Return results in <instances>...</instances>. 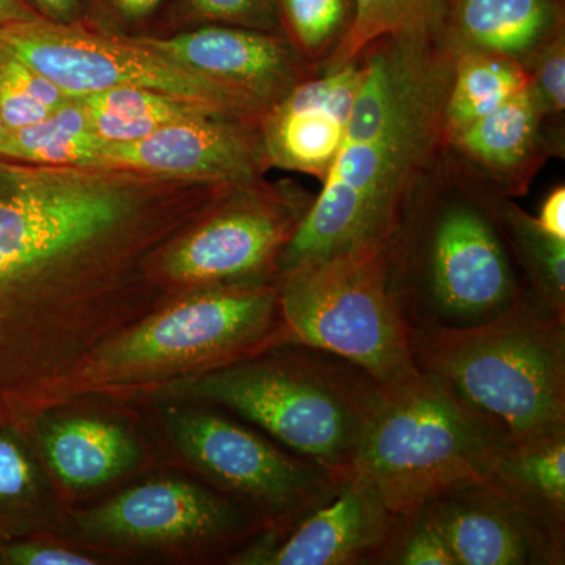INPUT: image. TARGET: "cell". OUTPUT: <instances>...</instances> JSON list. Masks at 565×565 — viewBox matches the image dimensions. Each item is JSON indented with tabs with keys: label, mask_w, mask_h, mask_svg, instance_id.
Masks as SVG:
<instances>
[{
	"label": "cell",
	"mask_w": 565,
	"mask_h": 565,
	"mask_svg": "<svg viewBox=\"0 0 565 565\" xmlns=\"http://www.w3.org/2000/svg\"><path fill=\"white\" fill-rule=\"evenodd\" d=\"M139 204L106 167L0 156V427L70 403L131 315Z\"/></svg>",
	"instance_id": "1"
},
{
	"label": "cell",
	"mask_w": 565,
	"mask_h": 565,
	"mask_svg": "<svg viewBox=\"0 0 565 565\" xmlns=\"http://www.w3.org/2000/svg\"><path fill=\"white\" fill-rule=\"evenodd\" d=\"M348 132L278 275L297 264L385 247L448 147L445 106L455 54L435 31L385 36L362 52Z\"/></svg>",
	"instance_id": "2"
},
{
	"label": "cell",
	"mask_w": 565,
	"mask_h": 565,
	"mask_svg": "<svg viewBox=\"0 0 565 565\" xmlns=\"http://www.w3.org/2000/svg\"><path fill=\"white\" fill-rule=\"evenodd\" d=\"M503 195L446 147L385 245L412 334L467 329L527 289L505 233Z\"/></svg>",
	"instance_id": "3"
},
{
	"label": "cell",
	"mask_w": 565,
	"mask_h": 565,
	"mask_svg": "<svg viewBox=\"0 0 565 565\" xmlns=\"http://www.w3.org/2000/svg\"><path fill=\"white\" fill-rule=\"evenodd\" d=\"M177 392L230 408L297 456L353 476L384 385L341 356L291 341L243 362L185 375Z\"/></svg>",
	"instance_id": "4"
},
{
	"label": "cell",
	"mask_w": 565,
	"mask_h": 565,
	"mask_svg": "<svg viewBox=\"0 0 565 565\" xmlns=\"http://www.w3.org/2000/svg\"><path fill=\"white\" fill-rule=\"evenodd\" d=\"M419 373L497 424L511 444L565 433V316L527 291L490 321L412 334Z\"/></svg>",
	"instance_id": "5"
},
{
	"label": "cell",
	"mask_w": 565,
	"mask_h": 565,
	"mask_svg": "<svg viewBox=\"0 0 565 565\" xmlns=\"http://www.w3.org/2000/svg\"><path fill=\"white\" fill-rule=\"evenodd\" d=\"M508 435L430 375L384 386L353 462L397 515L437 494L489 478Z\"/></svg>",
	"instance_id": "6"
},
{
	"label": "cell",
	"mask_w": 565,
	"mask_h": 565,
	"mask_svg": "<svg viewBox=\"0 0 565 565\" xmlns=\"http://www.w3.org/2000/svg\"><path fill=\"white\" fill-rule=\"evenodd\" d=\"M291 341L277 280L195 289L104 345L88 393L173 371L206 373Z\"/></svg>",
	"instance_id": "7"
},
{
	"label": "cell",
	"mask_w": 565,
	"mask_h": 565,
	"mask_svg": "<svg viewBox=\"0 0 565 565\" xmlns=\"http://www.w3.org/2000/svg\"><path fill=\"white\" fill-rule=\"evenodd\" d=\"M277 282L294 343L341 356L384 386L419 374L385 247L300 263Z\"/></svg>",
	"instance_id": "8"
},
{
	"label": "cell",
	"mask_w": 565,
	"mask_h": 565,
	"mask_svg": "<svg viewBox=\"0 0 565 565\" xmlns=\"http://www.w3.org/2000/svg\"><path fill=\"white\" fill-rule=\"evenodd\" d=\"M0 44L70 96L114 88L166 93L241 118L262 121L266 114L247 96L178 65L137 36L46 20L0 25Z\"/></svg>",
	"instance_id": "9"
},
{
	"label": "cell",
	"mask_w": 565,
	"mask_h": 565,
	"mask_svg": "<svg viewBox=\"0 0 565 565\" xmlns=\"http://www.w3.org/2000/svg\"><path fill=\"white\" fill-rule=\"evenodd\" d=\"M315 195L294 181L234 184L166 252L174 292L278 280V263Z\"/></svg>",
	"instance_id": "10"
},
{
	"label": "cell",
	"mask_w": 565,
	"mask_h": 565,
	"mask_svg": "<svg viewBox=\"0 0 565 565\" xmlns=\"http://www.w3.org/2000/svg\"><path fill=\"white\" fill-rule=\"evenodd\" d=\"M170 429L189 463L255 515L267 535L285 533L333 500L352 479L288 455L211 412H178L170 416Z\"/></svg>",
	"instance_id": "11"
},
{
	"label": "cell",
	"mask_w": 565,
	"mask_h": 565,
	"mask_svg": "<svg viewBox=\"0 0 565 565\" xmlns=\"http://www.w3.org/2000/svg\"><path fill=\"white\" fill-rule=\"evenodd\" d=\"M457 565H563L565 522L493 479L452 487L423 504Z\"/></svg>",
	"instance_id": "12"
},
{
	"label": "cell",
	"mask_w": 565,
	"mask_h": 565,
	"mask_svg": "<svg viewBox=\"0 0 565 565\" xmlns=\"http://www.w3.org/2000/svg\"><path fill=\"white\" fill-rule=\"evenodd\" d=\"M81 526L90 537L117 544L221 548L264 527L255 515L228 497L172 479L126 490L82 515Z\"/></svg>",
	"instance_id": "13"
},
{
	"label": "cell",
	"mask_w": 565,
	"mask_h": 565,
	"mask_svg": "<svg viewBox=\"0 0 565 565\" xmlns=\"http://www.w3.org/2000/svg\"><path fill=\"white\" fill-rule=\"evenodd\" d=\"M259 122L222 114L170 122L132 143H110L106 167L217 184L262 180L269 167Z\"/></svg>",
	"instance_id": "14"
},
{
	"label": "cell",
	"mask_w": 565,
	"mask_h": 565,
	"mask_svg": "<svg viewBox=\"0 0 565 565\" xmlns=\"http://www.w3.org/2000/svg\"><path fill=\"white\" fill-rule=\"evenodd\" d=\"M370 486L352 476L333 500L278 535H267L236 563L255 565H390L403 530Z\"/></svg>",
	"instance_id": "15"
},
{
	"label": "cell",
	"mask_w": 565,
	"mask_h": 565,
	"mask_svg": "<svg viewBox=\"0 0 565 565\" xmlns=\"http://www.w3.org/2000/svg\"><path fill=\"white\" fill-rule=\"evenodd\" d=\"M363 76L362 57L321 66L267 109L259 122L267 167L326 180L348 132Z\"/></svg>",
	"instance_id": "16"
},
{
	"label": "cell",
	"mask_w": 565,
	"mask_h": 565,
	"mask_svg": "<svg viewBox=\"0 0 565 565\" xmlns=\"http://www.w3.org/2000/svg\"><path fill=\"white\" fill-rule=\"evenodd\" d=\"M137 39L178 65L247 96L264 111L311 74L277 33L202 24L172 36Z\"/></svg>",
	"instance_id": "17"
},
{
	"label": "cell",
	"mask_w": 565,
	"mask_h": 565,
	"mask_svg": "<svg viewBox=\"0 0 565 565\" xmlns=\"http://www.w3.org/2000/svg\"><path fill=\"white\" fill-rule=\"evenodd\" d=\"M456 158L500 195L520 199L556 158L530 84L448 140Z\"/></svg>",
	"instance_id": "18"
},
{
	"label": "cell",
	"mask_w": 565,
	"mask_h": 565,
	"mask_svg": "<svg viewBox=\"0 0 565 565\" xmlns=\"http://www.w3.org/2000/svg\"><path fill=\"white\" fill-rule=\"evenodd\" d=\"M437 33L455 55L484 51L527 70L565 33V0H444Z\"/></svg>",
	"instance_id": "19"
},
{
	"label": "cell",
	"mask_w": 565,
	"mask_h": 565,
	"mask_svg": "<svg viewBox=\"0 0 565 565\" xmlns=\"http://www.w3.org/2000/svg\"><path fill=\"white\" fill-rule=\"evenodd\" d=\"M47 463L71 489H95L125 475L139 460L131 435L95 418L63 419L44 437Z\"/></svg>",
	"instance_id": "20"
},
{
	"label": "cell",
	"mask_w": 565,
	"mask_h": 565,
	"mask_svg": "<svg viewBox=\"0 0 565 565\" xmlns=\"http://www.w3.org/2000/svg\"><path fill=\"white\" fill-rule=\"evenodd\" d=\"M107 147L74 96L44 120L7 131L0 140V156L36 166L106 167Z\"/></svg>",
	"instance_id": "21"
},
{
	"label": "cell",
	"mask_w": 565,
	"mask_h": 565,
	"mask_svg": "<svg viewBox=\"0 0 565 565\" xmlns=\"http://www.w3.org/2000/svg\"><path fill=\"white\" fill-rule=\"evenodd\" d=\"M530 84L525 66L503 55L467 51L455 55L445 106L448 140Z\"/></svg>",
	"instance_id": "22"
},
{
	"label": "cell",
	"mask_w": 565,
	"mask_h": 565,
	"mask_svg": "<svg viewBox=\"0 0 565 565\" xmlns=\"http://www.w3.org/2000/svg\"><path fill=\"white\" fill-rule=\"evenodd\" d=\"M76 98L87 110L92 128L109 145L132 143L162 126L206 111L218 114L202 104L137 88H114Z\"/></svg>",
	"instance_id": "23"
},
{
	"label": "cell",
	"mask_w": 565,
	"mask_h": 565,
	"mask_svg": "<svg viewBox=\"0 0 565 565\" xmlns=\"http://www.w3.org/2000/svg\"><path fill=\"white\" fill-rule=\"evenodd\" d=\"M489 478L565 522V433L509 444Z\"/></svg>",
	"instance_id": "24"
},
{
	"label": "cell",
	"mask_w": 565,
	"mask_h": 565,
	"mask_svg": "<svg viewBox=\"0 0 565 565\" xmlns=\"http://www.w3.org/2000/svg\"><path fill=\"white\" fill-rule=\"evenodd\" d=\"M501 214L527 289L548 310L565 316V239L546 233L514 199L504 196Z\"/></svg>",
	"instance_id": "25"
},
{
	"label": "cell",
	"mask_w": 565,
	"mask_h": 565,
	"mask_svg": "<svg viewBox=\"0 0 565 565\" xmlns=\"http://www.w3.org/2000/svg\"><path fill=\"white\" fill-rule=\"evenodd\" d=\"M281 31L310 73L340 50L353 21V0H277Z\"/></svg>",
	"instance_id": "26"
},
{
	"label": "cell",
	"mask_w": 565,
	"mask_h": 565,
	"mask_svg": "<svg viewBox=\"0 0 565 565\" xmlns=\"http://www.w3.org/2000/svg\"><path fill=\"white\" fill-rule=\"evenodd\" d=\"M441 3L444 0H353L351 31L322 66L356 61L370 44L385 36L435 31Z\"/></svg>",
	"instance_id": "27"
},
{
	"label": "cell",
	"mask_w": 565,
	"mask_h": 565,
	"mask_svg": "<svg viewBox=\"0 0 565 565\" xmlns=\"http://www.w3.org/2000/svg\"><path fill=\"white\" fill-rule=\"evenodd\" d=\"M74 96L0 44V118L7 131L35 125Z\"/></svg>",
	"instance_id": "28"
},
{
	"label": "cell",
	"mask_w": 565,
	"mask_h": 565,
	"mask_svg": "<svg viewBox=\"0 0 565 565\" xmlns=\"http://www.w3.org/2000/svg\"><path fill=\"white\" fill-rule=\"evenodd\" d=\"M530 88L556 158L565 152V33L545 47L530 68Z\"/></svg>",
	"instance_id": "29"
},
{
	"label": "cell",
	"mask_w": 565,
	"mask_h": 565,
	"mask_svg": "<svg viewBox=\"0 0 565 565\" xmlns=\"http://www.w3.org/2000/svg\"><path fill=\"white\" fill-rule=\"evenodd\" d=\"M181 13L188 22L282 35L277 0H182Z\"/></svg>",
	"instance_id": "30"
},
{
	"label": "cell",
	"mask_w": 565,
	"mask_h": 565,
	"mask_svg": "<svg viewBox=\"0 0 565 565\" xmlns=\"http://www.w3.org/2000/svg\"><path fill=\"white\" fill-rule=\"evenodd\" d=\"M390 565H457L451 546L423 505L414 514L404 515Z\"/></svg>",
	"instance_id": "31"
},
{
	"label": "cell",
	"mask_w": 565,
	"mask_h": 565,
	"mask_svg": "<svg viewBox=\"0 0 565 565\" xmlns=\"http://www.w3.org/2000/svg\"><path fill=\"white\" fill-rule=\"evenodd\" d=\"M166 0H87L84 21H93L96 29L110 28L106 32L132 28L151 18ZM82 21V22H84Z\"/></svg>",
	"instance_id": "32"
},
{
	"label": "cell",
	"mask_w": 565,
	"mask_h": 565,
	"mask_svg": "<svg viewBox=\"0 0 565 565\" xmlns=\"http://www.w3.org/2000/svg\"><path fill=\"white\" fill-rule=\"evenodd\" d=\"M31 486V463L13 441L0 437V501L14 500Z\"/></svg>",
	"instance_id": "33"
},
{
	"label": "cell",
	"mask_w": 565,
	"mask_h": 565,
	"mask_svg": "<svg viewBox=\"0 0 565 565\" xmlns=\"http://www.w3.org/2000/svg\"><path fill=\"white\" fill-rule=\"evenodd\" d=\"M6 557L18 565H90L93 557L47 544H18L6 550Z\"/></svg>",
	"instance_id": "34"
},
{
	"label": "cell",
	"mask_w": 565,
	"mask_h": 565,
	"mask_svg": "<svg viewBox=\"0 0 565 565\" xmlns=\"http://www.w3.org/2000/svg\"><path fill=\"white\" fill-rule=\"evenodd\" d=\"M43 20L55 24H79L84 21L87 0H28Z\"/></svg>",
	"instance_id": "35"
},
{
	"label": "cell",
	"mask_w": 565,
	"mask_h": 565,
	"mask_svg": "<svg viewBox=\"0 0 565 565\" xmlns=\"http://www.w3.org/2000/svg\"><path fill=\"white\" fill-rule=\"evenodd\" d=\"M539 225L546 233L565 239V188L564 184L556 185L552 192L546 195L542 203L541 212L537 217Z\"/></svg>",
	"instance_id": "36"
},
{
	"label": "cell",
	"mask_w": 565,
	"mask_h": 565,
	"mask_svg": "<svg viewBox=\"0 0 565 565\" xmlns=\"http://www.w3.org/2000/svg\"><path fill=\"white\" fill-rule=\"evenodd\" d=\"M40 18L28 0H0V25L20 24V22L36 21Z\"/></svg>",
	"instance_id": "37"
},
{
	"label": "cell",
	"mask_w": 565,
	"mask_h": 565,
	"mask_svg": "<svg viewBox=\"0 0 565 565\" xmlns=\"http://www.w3.org/2000/svg\"><path fill=\"white\" fill-rule=\"evenodd\" d=\"M7 129L6 126H3L2 118H0V140L3 139V136H6Z\"/></svg>",
	"instance_id": "38"
}]
</instances>
